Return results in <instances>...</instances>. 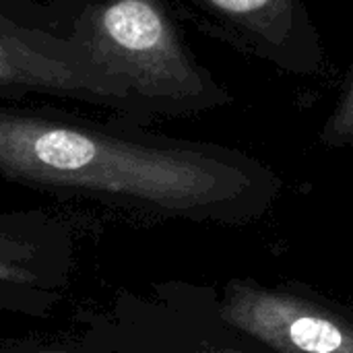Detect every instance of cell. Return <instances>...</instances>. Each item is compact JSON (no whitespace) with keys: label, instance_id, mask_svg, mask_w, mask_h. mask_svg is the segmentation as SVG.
<instances>
[{"label":"cell","instance_id":"7a4b0ae2","mask_svg":"<svg viewBox=\"0 0 353 353\" xmlns=\"http://www.w3.org/2000/svg\"><path fill=\"white\" fill-rule=\"evenodd\" d=\"M77 325L81 345L97 353H269L221 319L213 288L194 283L120 292Z\"/></svg>","mask_w":353,"mask_h":353},{"label":"cell","instance_id":"5b68a950","mask_svg":"<svg viewBox=\"0 0 353 353\" xmlns=\"http://www.w3.org/2000/svg\"><path fill=\"white\" fill-rule=\"evenodd\" d=\"M72 263L64 221L43 211H0V283L62 296Z\"/></svg>","mask_w":353,"mask_h":353},{"label":"cell","instance_id":"52a82bcc","mask_svg":"<svg viewBox=\"0 0 353 353\" xmlns=\"http://www.w3.org/2000/svg\"><path fill=\"white\" fill-rule=\"evenodd\" d=\"M217 17L259 35L267 43L283 46L294 29L296 0H196Z\"/></svg>","mask_w":353,"mask_h":353},{"label":"cell","instance_id":"ba28073f","mask_svg":"<svg viewBox=\"0 0 353 353\" xmlns=\"http://www.w3.org/2000/svg\"><path fill=\"white\" fill-rule=\"evenodd\" d=\"M60 298H62L60 294L0 283V312L39 319L46 316L60 302Z\"/></svg>","mask_w":353,"mask_h":353},{"label":"cell","instance_id":"3957f363","mask_svg":"<svg viewBox=\"0 0 353 353\" xmlns=\"http://www.w3.org/2000/svg\"><path fill=\"white\" fill-rule=\"evenodd\" d=\"M91 66L128 95L190 101L207 97L203 70L155 0H110L89 17Z\"/></svg>","mask_w":353,"mask_h":353},{"label":"cell","instance_id":"30bf717a","mask_svg":"<svg viewBox=\"0 0 353 353\" xmlns=\"http://www.w3.org/2000/svg\"><path fill=\"white\" fill-rule=\"evenodd\" d=\"M0 353H97L89 347L64 345L39 339H0Z\"/></svg>","mask_w":353,"mask_h":353},{"label":"cell","instance_id":"277c9868","mask_svg":"<svg viewBox=\"0 0 353 353\" xmlns=\"http://www.w3.org/2000/svg\"><path fill=\"white\" fill-rule=\"evenodd\" d=\"M217 310L269 353H353L352 310L304 283L236 277L217 292Z\"/></svg>","mask_w":353,"mask_h":353},{"label":"cell","instance_id":"8992f818","mask_svg":"<svg viewBox=\"0 0 353 353\" xmlns=\"http://www.w3.org/2000/svg\"><path fill=\"white\" fill-rule=\"evenodd\" d=\"M0 87L66 93L85 99H126L128 91L95 66L48 58L0 31Z\"/></svg>","mask_w":353,"mask_h":353},{"label":"cell","instance_id":"6da1fadb","mask_svg":"<svg viewBox=\"0 0 353 353\" xmlns=\"http://www.w3.org/2000/svg\"><path fill=\"white\" fill-rule=\"evenodd\" d=\"M0 176L157 221L250 225L281 182L261 161L215 145L128 137L0 108Z\"/></svg>","mask_w":353,"mask_h":353},{"label":"cell","instance_id":"9c48e42d","mask_svg":"<svg viewBox=\"0 0 353 353\" xmlns=\"http://www.w3.org/2000/svg\"><path fill=\"white\" fill-rule=\"evenodd\" d=\"M353 139V105H352V83L345 85L341 101L333 112L331 120L323 130V141L331 147L350 145Z\"/></svg>","mask_w":353,"mask_h":353}]
</instances>
